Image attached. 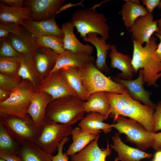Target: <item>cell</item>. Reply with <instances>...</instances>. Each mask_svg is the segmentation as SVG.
Masks as SVG:
<instances>
[{
  "mask_svg": "<svg viewBox=\"0 0 161 161\" xmlns=\"http://www.w3.org/2000/svg\"><path fill=\"white\" fill-rule=\"evenodd\" d=\"M111 106L109 116L114 119L119 115L128 117L143 125L149 132L154 131V109L141 104L128 94L106 92Z\"/></svg>",
  "mask_w": 161,
  "mask_h": 161,
  "instance_id": "1",
  "label": "cell"
},
{
  "mask_svg": "<svg viewBox=\"0 0 161 161\" xmlns=\"http://www.w3.org/2000/svg\"><path fill=\"white\" fill-rule=\"evenodd\" d=\"M133 52L131 64L135 72L143 69L144 83L157 87V80L161 78V62L155 54L158 44L156 39L152 37L143 46L133 40Z\"/></svg>",
  "mask_w": 161,
  "mask_h": 161,
  "instance_id": "2",
  "label": "cell"
},
{
  "mask_svg": "<svg viewBox=\"0 0 161 161\" xmlns=\"http://www.w3.org/2000/svg\"><path fill=\"white\" fill-rule=\"evenodd\" d=\"M84 101L78 96H67L51 101L45 116L57 123L71 126L85 116Z\"/></svg>",
  "mask_w": 161,
  "mask_h": 161,
  "instance_id": "3",
  "label": "cell"
},
{
  "mask_svg": "<svg viewBox=\"0 0 161 161\" xmlns=\"http://www.w3.org/2000/svg\"><path fill=\"white\" fill-rule=\"evenodd\" d=\"M82 83L89 97L97 92L128 94L126 88L105 76L93 62L79 68Z\"/></svg>",
  "mask_w": 161,
  "mask_h": 161,
  "instance_id": "4",
  "label": "cell"
},
{
  "mask_svg": "<svg viewBox=\"0 0 161 161\" xmlns=\"http://www.w3.org/2000/svg\"><path fill=\"white\" fill-rule=\"evenodd\" d=\"M107 21L104 15L95 8H90L76 10L70 21L82 39L89 33H95L106 40L110 29Z\"/></svg>",
  "mask_w": 161,
  "mask_h": 161,
  "instance_id": "5",
  "label": "cell"
},
{
  "mask_svg": "<svg viewBox=\"0 0 161 161\" xmlns=\"http://www.w3.org/2000/svg\"><path fill=\"white\" fill-rule=\"evenodd\" d=\"M35 92L32 83L23 80L6 100L0 102V113L24 118L28 114L32 97Z\"/></svg>",
  "mask_w": 161,
  "mask_h": 161,
  "instance_id": "6",
  "label": "cell"
},
{
  "mask_svg": "<svg viewBox=\"0 0 161 161\" xmlns=\"http://www.w3.org/2000/svg\"><path fill=\"white\" fill-rule=\"evenodd\" d=\"M113 120L112 128L117 130L119 134H125L126 141L136 145L137 148L143 151L151 147L155 133L148 132L136 121L122 115L118 116Z\"/></svg>",
  "mask_w": 161,
  "mask_h": 161,
  "instance_id": "7",
  "label": "cell"
},
{
  "mask_svg": "<svg viewBox=\"0 0 161 161\" xmlns=\"http://www.w3.org/2000/svg\"><path fill=\"white\" fill-rule=\"evenodd\" d=\"M0 122L19 143L23 140L35 143L42 128L36 125L28 114L21 118L0 113Z\"/></svg>",
  "mask_w": 161,
  "mask_h": 161,
  "instance_id": "8",
  "label": "cell"
},
{
  "mask_svg": "<svg viewBox=\"0 0 161 161\" xmlns=\"http://www.w3.org/2000/svg\"><path fill=\"white\" fill-rule=\"evenodd\" d=\"M71 126L57 123L46 117L41 133L35 143L47 153L52 154L62 139L71 135Z\"/></svg>",
  "mask_w": 161,
  "mask_h": 161,
  "instance_id": "9",
  "label": "cell"
},
{
  "mask_svg": "<svg viewBox=\"0 0 161 161\" xmlns=\"http://www.w3.org/2000/svg\"><path fill=\"white\" fill-rule=\"evenodd\" d=\"M35 92L48 93L52 96V100L67 96H78L67 84L60 70L49 74Z\"/></svg>",
  "mask_w": 161,
  "mask_h": 161,
  "instance_id": "10",
  "label": "cell"
},
{
  "mask_svg": "<svg viewBox=\"0 0 161 161\" xmlns=\"http://www.w3.org/2000/svg\"><path fill=\"white\" fill-rule=\"evenodd\" d=\"M158 30L157 20H154L152 14L150 13L137 18L129 29L133 40L142 46L148 42Z\"/></svg>",
  "mask_w": 161,
  "mask_h": 161,
  "instance_id": "11",
  "label": "cell"
},
{
  "mask_svg": "<svg viewBox=\"0 0 161 161\" xmlns=\"http://www.w3.org/2000/svg\"><path fill=\"white\" fill-rule=\"evenodd\" d=\"M65 0H25L24 5L30 7L33 20L41 21L50 19L55 16Z\"/></svg>",
  "mask_w": 161,
  "mask_h": 161,
  "instance_id": "12",
  "label": "cell"
},
{
  "mask_svg": "<svg viewBox=\"0 0 161 161\" xmlns=\"http://www.w3.org/2000/svg\"><path fill=\"white\" fill-rule=\"evenodd\" d=\"M113 80L119 83L127 89L128 94L134 99L142 102L144 105L155 109L156 105L150 100V92L143 87V71L140 69L137 78L134 80H126L114 77Z\"/></svg>",
  "mask_w": 161,
  "mask_h": 161,
  "instance_id": "13",
  "label": "cell"
},
{
  "mask_svg": "<svg viewBox=\"0 0 161 161\" xmlns=\"http://www.w3.org/2000/svg\"><path fill=\"white\" fill-rule=\"evenodd\" d=\"M55 17L53 16L49 19L38 21L25 20L22 26L36 38L48 35H55L63 38V31L57 25Z\"/></svg>",
  "mask_w": 161,
  "mask_h": 161,
  "instance_id": "14",
  "label": "cell"
},
{
  "mask_svg": "<svg viewBox=\"0 0 161 161\" xmlns=\"http://www.w3.org/2000/svg\"><path fill=\"white\" fill-rule=\"evenodd\" d=\"M74 27L71 21L64 23L61 26L64 50L75 54L92 55L94 51L93 47L88 44H83L78 40L74 33Z\"/></svg>",
  "mask_w": 161,
  "mask_h": 161,
  "instance_id": "15",
  "label": "cell"
},
{
  "mask_svg": "<svg viewBox=\"0 0 161 161\" xmlns=\"http://www.w3.org/2000/svg\"><path fill=\"white\" fill-rule=\"evenodd\" d=\"M100 135L91 142L84 149L76 154L70 156L72 161H106V158L112 153L107 139V147L101 149L98 146V141ZM116 157L114 161H118Z\"/></svg>",
  "mask_w": 161,
  "mask_h": 161,
  "instance_id": "16",
  "label": "cell"
},
{
  "mask_svg": "<svg viewBox=\"0 0 161 161\" xmlns=\"http://www.w3.org/2000/svg\"><path fill=\"white\" fill-rule=\"evenodd\" d=\"M58 54L53 50L38 46L35 52L37 70L43 81L48 76L55 64Z\"/></svg>",
  "mask_w": 161,
  "mask_h": 161,
  "instance_id": "17",
  "label": "cell"
},
{
  "mask_svg": "<svg viewBox=\"0 0 161 161\" xmlns=\"http://www.w3.org/2000/svg\"><path fill=\"white\" fill-rule=\"evenodd\" d=\"M118 133H115L112 137L113 144L110 148L117 153L119 161H140L144 158H150L153 157L151 154H148L138 149L130 147L123 143Z\"/></svg>",
  "mask_w": 161,
  "mask_h": 161,
  "instance_id": "18",
  "label": "cell"
},
{
  "mask_svg": "<svg viewBox=\"0 0 161 161\" xmlns=\"http://www.w3.org/2000/svg\"><path fill=\"white\" fill-rule=\"evenodd\" d=\"M108 118L99 113L90 112L80 120L78 126L85 132L89 134L97 135L101 133V130L107 134L112 131V128L111 124L103 122Z\"/></svg>",
  "mask_w": 161,
  "mask_h": 161,
  "instance_id": "19",
  "label": "cell"
},
{
  "mask_svg": "<svg viewBox=\"0 0 161 161\" xmlns=\"http://www.w3.org/2000/svg\"><path fill=\"white\" fill-rule=\"evenodd\" d=\"M52 96L44 92H35L32 100L28 114L37 126H43L46 119V112Z\"/></svg>",
  "mask_w": 161,
  "mask_h": 161,
  "instance_id": "20",
  "label": "cell"
},
{
  "mask_svg": "<svg viewBox=\"0 0 161 161\" xmlns=\"http://www.w3.org/2000/svg\"><path fill=\"white\" fill-rule=\"evenodd\" d=\"M110 51L109 56L111 60V67L117 69L121 72L118 74V77L126 80H131L135 72L130 55L118 51L114 44L110 45Z\"/></svg>",
  "mask_w": 161,
  "mask_h": 161,
  "instance_id": "21",
  "label": "cell"
},
{
  "mask_svg": "<svg viewBox=\"0 0 161 161\" xmlns=\"http://www.w3.org/2000/svg\"><path fill=\"white\" fill-rule=\"evenodd\" d=\"M35 48L29 54L22 56L18 75L22 80H27L30 81L36 92L43 81L35 66Z\"/></svg>",
  "mask_w": 161,
  "mask_h": 161,
  "instance_id": "22",
  "label": "cell"
},
{
  "mask_svg": "<svg viewBox=\"0 0 161 161\" xmlns=\"http://www.w3.org/2000/svg\"><path fill=\"white\" fill-rule=\"evenodd\" d=\"M95 60L94 57L91 55L75 54L65 51L58 54L55 65L49 74L65 67L80 68L88 63H93Z\"/></svg>",
  "mask_w": 161,
  "mask_h": 161,
  "instance_id": "23",
  "label": "cell"
},
{
  "mask_svg": "<svg viewBox=\"0 0 161 161\" xmlns=\"http://www.w3.org/2000/svg\"><path fill=\"white\" fill-rule=\"evenodd\" d=\"M31 14V9L28 6L13 8L0 3V23H12L22 26L25 20H33Z\"/></svg>",
  "mask_w": 161,
  "mask_h": 161,
  "instance_id": "24",
  "label": "cell"
},
{
  "mask_svg": "<svg viewBox=\"0 0 161 161\" xmlns=\"http://www.w3.org/2000/svg\"><path fill=\"white\" fill-rule=\"evenodd\" d=\"M83 106L86 113L97 112L108 118L111 112L110 103L104 92H97L91 94L88 100L84 102Z\"/></svg>",
  "mask_w": 161,
  "mask_h": 161,
  "instance_id": "25",
  "label": "cell"
},
{
  "mask_svg": "<svg viewBox=\"0 0 161 161\" xmlns=\"http://www.w3.org/2000/svg\"><path fill=\"white\" fill-rule=\"evenodd\" d=\"M83 39L85 42L92 44L95 47L97 58L95 65L97 68L101 72L107 71L108 68L106 59L108 51H110V44H107L106 40L103 37L100 38L95 33H89Z\"/></svg>",
  "mask_w": 161,
  "mask_h": 161,
  "instance_id": "26",
  "label": "cell"
},
{
  "mask_svg": "<svg viewBox=\"0 0 161 161\" xmlns=\"http://www.w3.org/2000/svg\"><path fill=\"white\" fill-rule=\"evenodd\" d=\"M120 11L125 26L129 29L135 20L139 17L148 14V13L138 0H124Z\"/></svg>",
  "mask_w": 161,
  "mask_h": 161,
  "instance_id": "27",
  "label": "cell"
},
{
  "mask_svg": "<svg viewBox=\"0 0 161 161\" xmlns=\"http://www.w3.org/2000/svg\"><path fill=\"white\" fill-rule=\"evenodd\" d=\"M19 144L21 147L20 155L24 161H51L53 156L33 142L23 140Z\"/></svg>",
  "mask_w": 161,
  "mask_h": 161,
  "instance_id": "28",
  "label": "cell"
},
{
  "mask_svg": "<svg viewBox=\"0 0 161 161\" xmlns=\"http://www.w3.org/2000/svg\"><path fill=\"white\" fill-rule=\"evenodd\" d=\"M63 76L70 87L83 101L87 100L89 96L83 86L79 68L75 67H67L60 69Z\"/></svg>",
  "mask_w": 161,
  "mask_h": 161,
  "instance_id": "29",
  "label": "cell"
},
{
  "mask_svg": "<svg viewBox=\"0 0 161 161\" xmlns=\"http://www.w3.org/2000/svg\"><path fill=\"white\" fill-rule=\"evenodd\" d=\"M8 37L13 47L22 56L30 53L38 45L36 38L24 29L21 35L10 34Z\"/></svg>",
  "mask_w": 161,
  "mask_h": 161,
  "instance_id": "30",
  "label": "cell"
},
{
  "mask_svg": "<svg viewBox=\"0 0 161 161\" xmlns=\"http://www.w3.org/2000/svg\"><path fill=\"white\" fill-rule=\"evenodd\" d=\"M71 135L72 142L66 152L70 156L84 149L91 142L95 139L98 135L87 134L79 127L73 129Z\"/></svg>",
  "mask_w": 161,
  "mask_h": 161,
  "instance_id": "31",
  "label": "cell"
},
{
  "mask_svg": "<svg viewBox=\"0 0 161 161\" xmlns=\"http://www.w3.org/2000/svg\"><path fill=\"white\" fill-rule=\"evenodd\" d=\"M20 144L0 122V153L20 154Z\"/></svg>",
  "mask_w": 161,
  "mask_h": 161,
  "instance_id": "32",
  "label": "cell"
},
{
  "mask_svg": "<svg viewBox=\"0 0 161 161\" xmlns=\"http://www.w3.org/2000/svg\"><path fill=\"white\" fill-rule=\"evenodd\" d=\"M36 42L38 46L51 49L58 54L65 51L63 48V38L57 35L42 36L36 38Z\"/></svg>",
  "mask_w": 161,
  "mask_h": 161,
  "instance_id": "33",
  "label": "cell"
},
{
  "mask_svg": "<svg viewBox=\"0 0 161 161\" xmlns=\"http://www.w3.org/2000/svg\"><path fill=\"white\" fill-rule=\"evenodd\" d=\"M22 58H0V73L13 76H18Z\"/></svg>",
  "mask_w": 161,
  "mask_h": 161,
  "instance_id": "34",
  "label": "cell"
},
{
  "mask_svg": "<svg viewBox=\"0 0 161 161\" xmlns=\"http://www.w3.org/2000/svg\"><path fill=\"white\" fill-rule=\"evenodd\" d=\"M22 57L13 47L8 37L0 39V58H21Z\"/></svg>",
  "mask_w": 161,
  "mask_h": 161,
  "instance_id": "35",
  "label": "cell"
},
{
  "mask_svg": "<svg viewBox=\"0 0 161 161\" xmlns=\"http://www.w3.org/2000/svg\"><path fill=\"white\" fill-rule=\"evenodd\" d=\"M21 26L12 23H0V39L8 37L10 34L18 35H21L24 29Z\"/></svg>",
  "mask_w": 161,
  "mask_h": 161,
  "instance_id": "36",
  "label": "cell"
},
{
  "mask_svg": "<svg viewBox=\"0 0 161 161\" xmlns=\"http://www.w3.org/2000/svg\"><path fill=\"white\" fill-rule=\"evenodd\" d=\"M22 80L18 76H13L0 73V87L11 92L18 86Z\"/></svg>",
  "mask_w": 161,
  "mask_h": 161,
  "instance_id": "37",
  "label": "cell"
},
{
  "mask_svg": "<svg viewBox=\"0 0 161 161\" xmlns=\"http://www.w3.org/2000/svg\"><path fill=\"white\" fill-rule=\"evenodd\" d=\"M68 137L64 138L58 144L57 150V154L53 156L51 161H68V155L66 153H63V150L65 144L69 140Z\"/></svg>",
  "mask_w": 161,
  "mask_h": 161,
  "instance_id": "38",
  "label": "cell"
},
{
  "mask_svg": "<svg viewBox=\"0 0 161 161\" xmlns=\"http://www.w3.org/2000/svg\"><path fill=\"white\" fill-rule=\"evenodd\" d=\"M154 114V131L156 132L161 130V101L157 104Z\"/></svg>",
  "mask_w": 161,
  "mask_h": 161,
  "instance_id": "39",
  "label": "cell"
},
{
  "mask_svg": "<svg viewBox=\"0 0 161 161\" xmlns=\"http://www.w3.org/2000/svg\"><path fill=\"white\" fill-rule=\"evenodd\" d=\"M160 0H142L143 5L145 6V8L149 13L152 14L155 8L159 6Z\"/></svg>",
  "mask_w": 161,
  "mask_h": 161,
  "instance_id": "40",
  "label": "cell"
},
{
  "mask_svg": "<svg viewBox=\"0 0 161 161\" xmlns=\"http://www.w3.org/2000/svg\"><path fill=\"white\" fill-rule=\"evenodd\" d=\"M23 0H0V3L13 8H21L24 7Z\"/></svg>",
  "mask_w": 161,
  "mask_h": 161,
  "instance_id": "41",
  "label": "cell"
},
{
  "mask_svg": "<svg viewBox=\"0 0 161 161\" xmlns=\"http://www.w3.org/2000/svg\"><path fill=\"white\" fill-rule=\"evenodd\" d=\"M0 157L7 161H24L20 154L0 153Z\"/></svg>",
  "mask_w": 161,
  "mask_h": 161,
  "instance_id": "42",
  "label": "cell"
},
{
  "mask_svg": "<svg viewBox=\"0 0 161 161\" xmlns=\"http://www.w3.org/2000/svg\"><path fill=\"white\" fill-rule=\"evenodd\" d=\"M151 147L154 150H161V132L155 133L154 142Z\"/></svg>",
  "mask_w": 161,
  "mask_h": 161,
  "instance_id": "43",
  "label": "cell"
},
{
  "mask_svg": "<svg viewBox=\"0 0 161 161\" xmlns=\"http://www.w3.org/2000/svg\"><path fill=\"white\" fill-rule=\"evenodd\" d=\"M11 92L0 87V102L4 101L10 97Z\"/></svg>",
  "mask_w": 161,
  "mask_h": 161,
  "instance_id": "44",
  "label": "cell"
},
{
  "mask_svg": "<svg viewBox=\"0 0 161 161\" xmlns=\"http://www.w3.org/2000/svg\"><path fill=\"white\" fill-rule=\"evenodd\" d=\"M155 35L160 40V42L155 50V54L157 58L161 62V35L157 33H155Z\"/></svg>",
  "mask_w": 161,
  "mask_h": 161,
  "instance_id": "45",
  "label": "cell"
},
{
  "mask_svg": "<svg viewBox=\"0 0 161 161\" xmlns=\"http://www.w3.org/2000/svg\"><path fill=\"white\" fill-rule=\"evenodd\" d=\"M152 161H161V150L157 151L155 153Z\"/></svg>",
  "mask_w": 161,
  "mask_h": 161,
  "instance_id": "46",
  "label": "cell"
},
{
  "mask_svg": "<svg viewBox=\"0 0 161 161\" xmlns=\"http://www.w3.org/2000/svg\"><path fill=\"white\" fill-rule=\"evenodd\" d=\"M158 28L159 30H161V18L157 20Z\"/></svg>",
  "mask_w": 161,
  "mask_h": 161,
  "instance_id": "47",
  "label": "cell"
},
{
  "mask_svg": "<svg viewBox=\"0 0 161 161\" xmlns=\"http://www.w3.org/2000/svg\"><path fill=\"white\" fill-rule=\"evenodd\" d=\"M157 8L158 9L161 10V0L160 1V3L159 6L157 7ZM160 16H161V13Z\"/></svg>",
  "mask_w": 161,
  "mask_h": 161,
  "instance_id": "48",
  "label": "cell"
},
{
  "mask_svg": "<svg viewBox=\"0 0 161 161\" xmlns=\"http://www.w3.org/2000/svg\"><path fill=\"white\" fill-rule=\"evenodd\" d=\"M0 161H7L6 160H5L4 158L0 157Z\"/></svg>",
  "mask_w": 161,
  "mask_h": 161,
  "instance_id": "49",
  "label": "cell"
},
{
  "mask_svg": "<svg viewBox=\"0 0 161 161\" xmlns=\"http://www.w3.org/2000/svg\"><path fill=\"white\" fill-rule=\"evenodd\" d=\"M156 33H159L161 35V30H158V31Z\"/></svg>",
  "mask_w": 161,
  "mask_h": 161,
  "instance_id": "50",
  "label": "cell"
}]
</instances>
